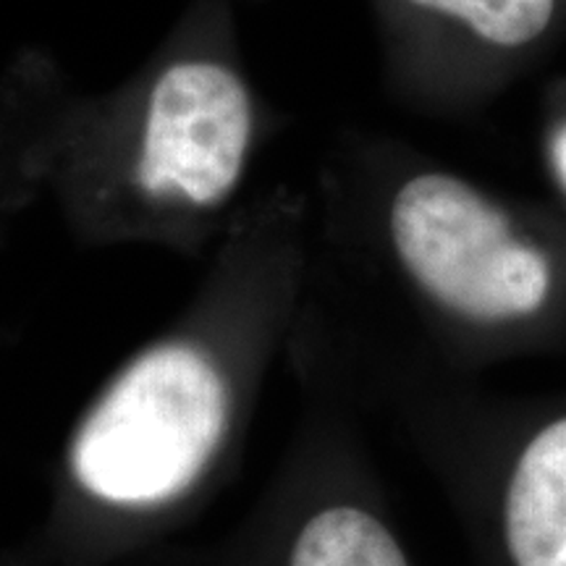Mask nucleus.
I'll return each instance as SVG.
<instances>
[{"instance_id": "1", "label": "nucleus", "mask_w": 566, "mask_h": 566, "mask_svg": "<svg viewBox=\"0 0 566 566\" xmlns=\"http://www.w3.org/2000/svg\"><path fill=\"white\" fill-rule=\"evenodd\" d=\"M226 386L187 344L145 352L80 428L71 467L84 491L116 506H155L195 483L221 443Z\"/></svg>"}, {"instance_id": "2", "label": "nucleus", "mask_w": 566, "mask_h": 566, "mask_svg": "<svg viewBox=\"0 0 566 566\" xmlns=\"http://www.w3.org/2000/svg\"><path fill=\"white\" fill-rule=\"evenodd\" d=\"M401 263L443 307L480 323L520 321L548 300L551 268L506 216L454 176H417L396 195Z\"/></svg>"}, {"instance_id": "3", "label": "nucleus", "mask_w": 566, "mask_h": 566, "mask_svg": "<svg viewBox=\"0 0 566 566\" xmlns=\"http://www.w3.org/2000/svg\"><path fill=\"white\" fill-rule=\"evenodd\" d=\"M250 145V97L218 63H176L155 82L139 155V184L150 195H184L212 205L242 176Z\"/></svg>"}, {"instance_id": "4", "label": "nucleus", "mask_w": 566, "mask_h": 566, "mask_svg": "<svg viewBox=\"0 0 566 566\" xmlns=\"http://www.w3.org/2000/svg\"><path fill=\"white\" fill-rule=\"evenodd\" d=\"M504 530L516 566H566V417L522 451L509 480Z\"/></svg>"}, {"instance_id": "5", "label": "nucleus", "mask_w": 566, "mask_h": 566, "mask_svg": "<svg viewBox=\"0 0 566 566\" xmlns=\"http://www.w3.org/2000/svg\"><path fill=\"white\" fill-rule=\"evenodd\" d=\"M289 566H409L396 537L354 506L315 514L296 535Z\"/></svg>"}, {"instance_id": "6", "label": "nucleus", "mask_w": 566, "mask_h": 566, "mask_svg": "<svg viewBox=\"0 0 566 566\" xmlns=\"http://www.w3.org/2000/svg\"><path fill=\"white\" fill-rule=\"evenodd\" d=\"M412 3L462 19L493 45L516 48L546 30L556 0H412Z\"/></svg>"}, {"instance_id": "7", "label": "nucleus", "mask_w": 566, "mask_h": 566, "mask_svg": "<svg viewBox=\"0 0 566 566\" xmlns=\"http://www.w3.org/2000/svg\"><path fill=\"white\" fill-rule=\"evenodd\" d=\"M554 166H556L558 179H562V184L566 187V129L558 134L554 142Z\"/></svg>"}]
</instances>
